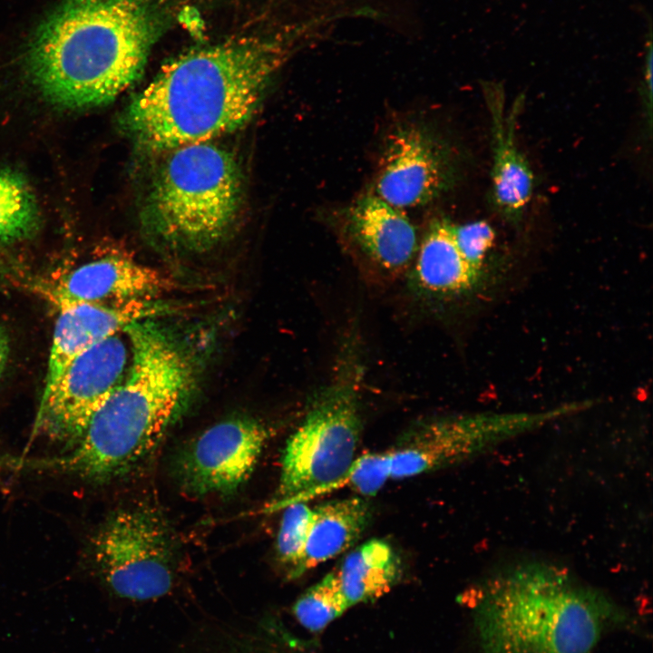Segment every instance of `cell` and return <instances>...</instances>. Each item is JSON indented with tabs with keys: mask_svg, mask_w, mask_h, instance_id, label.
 Masks as SVG:
<instances>
[{
	"mask_svg": "<svg viewBox=\"0 0 653 653\" xmlns=\"http://www.w3.org/2000/svg\"><path fill=\"white\" fill-rule=\"evenodd\" d=\"M283 59L277 41L255 35L180 54L132 98L121 125L152 152L234 132L253 116Z\"/></svg>",
	"mask_w": 653,
	"mask_h": 653,
	"instance_id": "6da1fadb",
	"label": "cell"
},
{
	"mask_svg": "<svg viewBox=\"0 0 653 653\" xmlns=\"http://www.w3.org/2000/svg\"><path fill=\"white\" fill-rule=\"evenodd\" d=\"M161 30L151 0H65L32 39L27 73L54 105H102L140 77Z\"/></svg>",
	"mask_w": 653,
	"mask_h": 653,
	"instance_id": "7a4b0ae2",
	"label": "cell"
},
{
	"mask_svg": "<svg viewBox=\"0 0 653 653\" xmlns=\"http://www.w3.org/2000/svg\"><path fill=\"white\" fill-rule=\"evenodd\" d=\"M152 318L123 331L132 353L122 384L64 454L39 464L95 482L125 474L157 445L196 381L190 351Z\"/></svg>",
	"mask_w": 653,
	"mask_h": 653,
	"instance_id": "3957f363",
	"label": "cell"
},
{
	"mask_svg": "<svg viewBox=\"0 0 653 653\" xmlns=\"http://www.w3.org/2000/svg\"><path fill=\"white\" fill-rule=\"evenodd\" d=\"M473 617L482 653H592L625 616L566 568L536 560L488 577Z\"/></svg>",
	"mask_w": 653,
	"mask_h": 653,
	"instance_id": "277c9868",
	"label": "cell"
},
{
	"mask_svg": "<svg viewBox=\"0 0 653 653\" xmlns=\"http://www.w3.org/2000/svg\"><path fill=\"white\" fill-rule=\"evenodd\" d=\"M242 180L237 160L210 141L167 151L141 211L145 232L161 245L204 251L235 222Z\"/></svg>",
	"mask_w": 653,
	"mask_h": 653,
	"instance_id": "5b68a950",
	"label": "cell"
},
{
	"mask_svg": "<svg viewBox=\"0 0 653 653\" xmlns=\"http://www.w3.org/2000/svg\"><path fill=\"white\" fill-rule=\"evenodd\" d=\"M358 370L356 364L340 368L313 396L282 455L278 507L324 493L356 460L363 429Z\"/></svg>",
	"mask_w": 653,
	"mask_h": 653,
	"instance_id": "8992f818",
	"label": "cell"
},
{
	"mask_svg": "<svg viewBox=\"0 0 653 653\" xmlns=\"http://www.w3.org/2000/svg\"><path fill=\"white\" fill-rule=\"evenodd\" d=\"M582 408L580 402H573L538 412L463 414L422 421L407 429L388 451L390 479L460 464Z\"/></svg>",
	"mask_w": 653,
	"mask_h": 653,
	"instance_id": "52a82bcc",
	"label": "cell"
},
{
	"mask_svg": "<svg viewBox=\"0 0 653 653\" xmlns=\"http://www.w3.org/2000/svg\"><path fill=\"white\" fill-rule=\"evenodd\" d=\"M93 551L102 580L120 598L151 600L173 588L168 531L151 509H125L110 516L94 536Z\"/></svg>",
	"mask_w": 653,
	"mask_h": 653,
	"instance_id": "ba28073f",
	"label": "cell"
},
{
	"mask_svg": "<svg viewBox=\"0 0 653 653\" xmlns=\"http://www.w3.org/2000/svg\"><path fill=\"white\" fill-rule=\"evenodd\" d=\"M120 332L68 364L51 391L41 398L34 434L64 443L68 448L78 441L91 416L126 377L129 351Z\"/></svg>",
	"mask_w": 653,
	"mask_h": 653,
	"instance_id": "9c48e42d",
	"label": "cell"
},
{
	"mask_svg": "<svg viewBox=\"0 0 653 653\" xmlns=\"http://www.w3.org/2000/svg\"><path fill=\"white\" fill-rule=\"evenodd\" d=\"M451 147L427 127L404 123L388 134L374 193L388 204L409 209L427 204L455 181Z\"/></svg>",
	"mask_w": 653,
	"mask_h": 653,
	"instance_id": "30bf717a",
	"label": "cell"
},
{
	"mask_svg": "<svg viewBox=\"0 0 653 653\" xmlns=\"http://www.w3.org/2000/svg\"><path fill=\"white\" fill-rule=\"evenodd\" d=\"M269 436L268 427L250 417L210 426L179 457L177 474L181 485L201 495L234 492L252 473Z\"/></svg>",
	"mask_w": 653,
	"mask_h": 653,
	"instance_id": "8fae6325",
	"label": "cell"
},
{
	"mask_svg": "<svg viewBox=\"0 0 653 653\" xmlns=\"http://www.w3.org/2000/svg\"><path fill=\"white\" fill-rule=\"evenodd\" d=\"M174 288L173 279L161 270L116 254L75 267L54 282L48 293L59 307L77 303L117 306L152 299Z\"/></svg>",
	"mask_w": 653,
	"mask_h": 653,
	"instance_id": "7c38bea8",
	"label": "cell"
},
{
	"mask_svg": "<svg viewBox=\"0 0 653 653\" xmlns=\"http://www.w3.org/2000/svg\"><path fill=\"white\" fill-rule=\"evenodd\" d=\"M153 299L132 300L117 306L77 303L60 307L49 354L43 396L76 356L130 324L168 312Z\"/></svg>",
	"mask_w": 653,
	"mask_h": 653,
	"instance_id": "4fadbf2b",
	"label": "cell"
},
{
	"mask_svg": "<svg viewBox=\"0 0 653 653\" xmlns=\"http://www.w3.org/2000/svg\"><path fill=\"white\" fill-rule=\"evenodd\" d=\"M482 89L491 120L492 200L501 215L515 222L531 200L534 182L531 166L516 143V120L522 102L516 101L508 109L500 84L486 83Z\"/></svg>",
	"mask_w": 653,
	"mask_h": 653,
	"instance_id": "5bb4252c",
	"label": "cell"
},
{
	"mask_svg": "<svg viewBox=\"0 0 653 653\" xmlns=\"http://www.w3.org/2000/svg\"><path fill=\"white\" fill-rule=\"evenodd\" d=\"M345 229L371 263L393 276L409 268L418 249L416 230L410 219L374 192L363 195L348 208Z\"/></svg>",
	"mask_w": 653,
	"mask_h": 653,
	"instance_id": "9a60e30c",
	"label": "cell"
},
{
	"mask_svg": "<svg viewBox=\"0 0 653 653\" xmlns=\"http://www.w3.org/2000/svg\"><path fill=\"white\" fill-rule=\"evenodd\" d=\"M414 283L435 297L465 295L479 287L483 272L473 268L458 249L453 222L444 218L429 224L414 258Z\"/></svg>",
	"mask_w": 653,
	"mask_h": 653,
	"instance_id": "2e32d148",
	"label": "cell"
},
{
	"mask_svg": "<svg viewBox=\"0 0 653 653\" xmlns=\"http://www.w3.org/2000/svg\"><path fill=\"white\" fill-rule=\"evenodd\" d=\"M373 517L368 498L356 495L322 502L313 508L301 560L291 574L297 578L355 544Z\"/></svg>",
	"mask_w": 653,
	"mask_h": 653,
	"instance_id": "e0dca14e",
	"label": "cell"
},
{
	"mask_svg": "<svg viewBox=\"0 0 653 653\" xmlns=\"http://www.w3.org/2000/svg\"><path fill=\"white\" fill-rule=\"evenodd\" d=\"M335 571L351 607L386 593L399 579L401 560L388 542L372 539L350 551Z\"/></svg>",
	"mask_w": 653,
	"mask_h": 653,
	"instance_id": "ac0fdd59",
	"label": "cell"
},
{
	"mask_svg": "<svg viewBox=\"0 0 653 653\" xmlns=\"http://www.w3.org/2000/svg\"><path fill=\"white\" fill-rule=\"evenodd\" d=\"M40 223L39 206L27 180L20 173L0 169V245L29 239Z\"/></svg>",
	"mask_w": 653,
	"mask_h": 653,
	"instance_id": "d6986e66",
	"label": "cell"
},
{
	"mask_svg": "<svg viewBox=\"0 0 653 653\" xmlns=\"http://www.w3.org/2000/svg\"><path fill=\"white\" fill-rule=\"evenodd\" d=\"M170 653H270L254 628L223 623L201 624Z\"/></svg>",
	"mask_w": 653,
	"mask_h": 653,
	"instance_id": "ffe728a7",
	"label": "cell"
},
{
	"mask_svg": "<svg viewBox=\"0 0 653 653\" xmlns=\"http://www.w3.org/2000/svg\"><path fill=\"white\" fill-rule=\"evenodd\" d=\"M349 607L336 571H333L297 599L293 612L301 626L311 632H317Z\"/></svg>",
	"mask_w": 653,
	"mask_h": 653,
	"instance_id": "44dd1931",
	"label": "cell"
},
{
	"mask_svg": "<svg viewBox=\"0 0 653 653\" xmlns=\"http://www.w3.org/2000/svg\"><path fill=\"white\" fill-rule=\"evenodd\" d=\"M285 508L277 535L276 548L281 562L290 567L291 576L304 551L313 508L305 502H290Z\"/></svg>",
	"mask_w": 653,
	"mask_h": 653,
	"instance_id": "7402d4cb",
	"label": "cell"
},
{
	"mask_svg": "<svg viewBox=\"0 0 653 653\" xmlns=\"http://www.w3.org/2000/svg\"><path fill=\"white\" fill-rule=\"evenodd\" d=\"M390 479L389 453H368L356 457L346 473L324 493L348 486L364 497L376 494Z\"/></svg>",
	"mask_w": 653,
	"mask_h": 653,
	"instance_id": "603a6c76",
	"label": "cell"
},
{
	"mask_svg": "<svg viewBox=\"0 0 653 653\" xmlns=\"http://www.w3.org/2000/svg\"><path fill=\"white\" fill-rule=\"evenodd\" d=\"M453 235L465 259L476 269L484 271L487 256L495 240L492 227L485 220L453 223Z\"/></svg>",
	"mask_w": 653,
	"mask_h": 653,
	"instance_id": "cb8c5ba5",
	"label": "cell"
},
{
	"mask_svg": "<svg viewBox=\"0 0 653 653\" xmlns=\"http://www.w3.org/2000/svg\"><path fill=\"white\" fill-rule=\"evenodd\" d=\"M10 352V342L6 331L0 326V378L7 365Z\"/></svg>",
	"mask_w": 653,
	"mask_h": 653,
	"instance_id": "d4e9b609",
	"label": "cell"
},
{
	"mask_svg": "<svg viewBox=\"0 0 653 653\" xmlns=\"http://www.w3.org/2000/svg\"><path fill=\"white\" fill-rule=\"evenodd\" d=\"M356 15H363V16H368L371 18H377L380 19L381 17L378 15V11L374 10L371 7H360L359 9L356 10L354 12Z\"/></svg>",
	"mask_w": 653,
	"mask_h": 653,
	"instance_id": "484cf974",
	"label": "cell"
}]
</instances>
